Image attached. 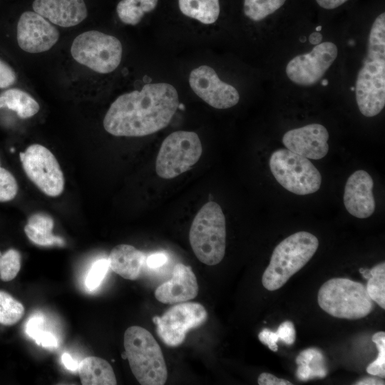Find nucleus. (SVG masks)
<instances>
[{"label": "nucleus", "mask_w": 385, "mask_h": 385, "mask_svg": "<svg viewBox=\"0 0 385 385\" xmlns=\"http://www.w3.org/2000/svg\"><path fill=\"white\" fill-rule=\"evenodd\" d=\"M179 105L175 88L168 83H148L140 91L118 96L103 118V128L118 137H143L165 128Z\"/></svg>", "instance_id": "1"}, {"label": "nucleus", "mask_w": 385, "mask_h": 385, "mask_svg": "<svg viewBox=\"0 0 385 385\" xmlns=\"http://www.w3.org/2000/svg\"><path fill=\"white\" fill-rule=\"evenodd\" d=\"M358 108L366 117L378 115L385 106V14L374 20L369 36L367 53L358 73L356 86Z\"/></svg>", "instance_id": "2"}, {"label": "nucleus", "mask_w": 385, "mask_h": 385, "mask_svg": "<svg viewBox=\"0 0 385 385\" xmlns=\"http://www.w3.org/2000/svg\"><path fill=\"white\" fill-rule=\"evenodd\" d=\"M318 247V239L308 232H295L283 240L273 250L262 274L263 287L270 291L282 287L309 261Z\"/></svg>", "instance_id": "3"}, {"label": "nucleus", "mask_w": 385, "mask_h": 385, "mask_svg": "<svg viewBox=\"0 0 385 385\" xmlns=\"http://www.w3.org/2000/svg\"><path fill=\"white\" fill-rule=\"evenodd\" d=\"M130 369L142 385H163L168 370L163 351L151 333L140 326L128 327L123 338Z\"/></svg>", "instance_id": "4"}, {"label": "nucleus", "mask_w": 385, "mask_h": 385, "mask_svg": "<svg viewBox=\"0 0 385 385\" xmlns=\"http://www.w3.org/2000/svg\"><path fill=\"white\" fill-rule=\"evenodd\" d=\"M189 240L201 262L212 266L222 260L226 248V223L217 202H207L197 212L190 229Z\"/></svg>", "instance_id": "5"}, {"label": "nucleus", "mask_w": 385, "mask_h": 385, "mask_svg": "<svg viewBox=\"0 0 385 385\" xmlns=\"http://www.w3.org/2000/svg\"><path fill=\"white\" fill-rule=\"evenodd\" d=\"M319 307L329 314L341 319L365 317L374 309V302L366 286L348 278H332L318 292Z\"/></svg>", "instance_id": "6"}, {"label": "nucleus", "mask_w": 385, "mask_h": 385, "mask_svg": "<svg viewBox=\"0 0 385 385\" xmlns=\"http://www.w3.org/2000/svg\"><path fill=\"white\" fill-rule=\"evenodd\" d=\"M76 61L99 73H108L119 66L123 53L120 41L98 31H88L77 36L71 46Z\"/></svg>", "instance_id": "7"}, {"label": "nucleus", "mask_w": 385, "mask_h": 385, "mask_svg": "<svg viewBox=\"0 0 385 385\" xmlns=\"http://www.w3.org/2000/svg\"><path fill=\"white\" fill-rule=\"evenodd\" d=\"M269 165L276 180L292 193L312 194L320 188L321 174L312 163L288 149L274 151Z\"/></svg>", "instance_id": "8"}, {"label": "nucleus", "mask_w": 385, "mask_h": 385, "mask_svg": "<svg viewBox=\"0 0 385 385\" xmlns=\"http://www.w3.org/2000/svg\"><path fill=\"white\" fill-rule=\"evenodd\" d=\"M202 146L192 131L178 130L168 135L158 151L155 171L163 179H172L190 170L200 159Z\"/></svg>", "instance_id": "9"}, {"label": "nucleus", "mask_w": 385, "mask_h": 385, "mask_svg": "<svg viewBox=\"0 0 385 385\" xmlns=\"http://www.w3.org/2000/svg\"><path fill=\"white\" fill-rule=\"evenodd\" d=\"M20 161L29 180L45 195L58 197L64 190L65 179L54 155L40 144L29 145L19 153Z\"/></svg>", "instance_id": "10"}, {"label": "nucleus", "mask_w": 385, "mask_h": 385, "mask_svg": "<svg viewBox=\"0 0 385 385\" xmlns=\"http://www.w3.org/2000/svg\"><path fill=\"white\" fill-rule=\"evenodd\" d=\"M207 319L205 308L199 303L183 302L173 306L153 322L160 339L168 346L175 347L185 340L192 329L204 324Z\"/></svg>", "instance_id": "11"}, {"label": "nucleus", "mask_w": 385, "mask_h": 385, "mask_svg": "<svg viewBox=\"0 0 385 385\" xmlns=\"http://www.w3.org/2000/svg\"><path fill=\"white\" fill-rule=\"evenodd\" d=\"M337 46L329 41L317 44L309 53L300 54L287 63L286 73L294 83L310 86L316 84L336 59Z\"/></svg>", "instance_id": "12"}, {"label": "nucleus", "mask_w": 385, "mask_h": 385, "mask_svg": "<svg viewBox=\"0 0 385 385\" xmlns=\"http://www.w3.org/2000/svg\"><path fill=\"white\" fill-rule=\"evenodd\" d=\"M189 84L197 96L215 108H231L240 100L237 89L221 81L215 71L206 65L190 72Z\"/></svg>", "instance_id": "13"}, {"label": "nucleus", "mask_w": 385, "mask_h": 385, "mask_svg": "<svg viewBox=\"0 0 385 385\" xmlns=\"http://www.w3.org/2000/svg\"><path fill=\"white\" fill-rule=\"evenodd\" d=\"M17 42L24 51L31 53L45 52L59 38L57 28L35 11L24 12L17 24Z\"/></svg>", "instance_id": "14"}, {"label": "nucleus", "mask_w": 385, "mask_h": 385, "mask_svg": "<svg viewBox=\"0 0 385 385\" xmlns=\"http://www.w3.org/2000/svg\"><path fill=\"white\" fill-rule=\"evenodd\" d=\"M329 133L319 123H312L286 132L282 143L287 149L306 158L319 160L328 153Z\"/></svg>", "instance_id": "15"}, {"label": "nucleus", "mask_w": 385, "mask_h": 385, "mask_svg": "<svg viewBox=\"0 0 385 385\" xmlns=\"http://www.w3.org/2000/svg\"><path fill=\"white\" fill-rule=\"evenodd\" d=\"M373 185L371 175L365 170H356L349 177L343 200L346 210L351 215L363 219L373 214L376 208Z\"/></svg>", "instance_id": "16"}, {"label": "nucleus", "mask_w": 385, "mask_h": 385, "mask_svg": "<svg viewBox=\"0 0 385 385\" xmlns=\"http://www.w3.org/2000/svg\"><path fill=\"white\" fill-rule=\"evenodd\" d=\"M197 293L198 284L191 267L178 263L171 279L158 287L154 294L160 302L173 304L190 300Z\"/></svg>", "instance_id": "17"}, {"label": "nucleus", "mask_w": 385, "mask_h": 385, "mask_svg": "<svg viewBox=\"0 0 385 385\" xmlns=\"http://www.w3.org/2000/svg\"><path fill=\"white\" fill-rule=\"evenodd\" d=\"M32 6L36 13L61 27L76 26L88 15L83 0H34Z\"/></svg>", "instance_id": "18"}, {"label": "nucleus", "mask_w": 385, "mask_h": 385, "mask_svg": "<svg viewBox=\"0 0 385 385\" xmlns=\"http://www.w3.org/2000/svg\"><path fill=\"white\" fill-rule=\"evenodd\" d=\"M108 261L114 272L126 279L135 280L140 274L145 256L130 245L120 244L112 249Z\"/></svg>", "instance_id": "19"}, {"label": "nucleus", "mask_w": 385, "mask_h": 385, "mask_svg": "<svg viewBox=\"0 0 385 385\" xmlns=\"http://www.w3.org/2000/svg\"><path fill=\"white\" fill-rule=\"evenodd\" d=\"M78 373L83 385H115L117 380L111 364L97 356L84 358L78 364Z\"/></svg>", "instance_id": "20"}, {"label": "nucleus", "mask_w": 385, "mask_h": 385, "mask_svg": "<svg viewBox=\"0 0 385 385\" xmlns=\"http://www.w3.org/2000/svg\"><path fill=\"white\" fill-rule=\"evenodd\" d=\"M54 222L48 215L36 213L32 215L24 227V232L28 238L39 246H62L64 240L53 235Z\"/></svg>", "instance_id": "21"}, {"label": "nucleus", "mask_w": 385, "mask_h": 385, "mask_svg": "<svg viewBox=\"0 0 385 385\" xmlns=\"http://www.w3.org/2000/svg\"><path fill=\"white\" fill-rule=\"evenodd\" d=\"M4 108L15 111L23 119L34 116L40 109L33 97L18 88L7 89L0 94V108Z\"/></svg>", "instance_id": "22"}, {"label": "nucleus", "mask_w": 385, "mask_h": 385, "mask_svg": "<svg viewBox=\"0 0 385 385\" xmlns=\"http://www.w3.org/2000/svg\"><path fill=\"white\" fill-rule=\"evenodd\" d=\"M180 11L205 24L217 21L220 14L219 0H178Z\"/></svg>", "instance_id": "23"}, {"label": "nucleus", "mask_w": 385, "mask_h": 385, "mask_svg": "<svg viewBox=\"0 0 385 385\" xmlns=\"http://www.w3.org/2000/svg\"><path fill=\"white\" fill-rule=\"evenodd\" d=\"M158 0H121L116 11L120 21L129 25L138 24L148 12L156 7Z\"/></svg>", "instance_id": "24"}, {"label": "nucleus", "mask_w": 385, "mask_h": 385, "mask_svg": "<svg viewBox=\"0 0 385 385\" xmlns=\"http://www.w3.org/2000/svg\"><path fill=\"white\" fill-rule=\"evenodd\" d=\"M371 277L366 286L373 302L385 309V263L382 262L370 270Z\"/></svg>", "instance_id": "25"}, {"label": "nucleus", "mask_w": 385, "mask_h": 385, "mask_svg": "<svg viewBox=\"0 0 385 385\" xmlns=\"http://www.w3.org/2000/svg\"><path fill=\"white\" fill-rule=\"evenodd\" d=\"M24 307L9 293L0 290V324L13 325L24 314Z\"/></svg>", "instance_id": "26"}, {"label": "nucleus", "mask_w": 385, "mask_h": 385, "mask_svg": "<svg viewBox=\"0 0 385 385\" xmlns=\"http://www.w3.org/2000/svg\"><path fill=\"white\" fill-rule=\"evenodd\" d=\"M286 0H244V13L254 21H259L283 6Z\"/></svg>", "instance_id": "27"}, {"label": "nucleus", "mask_w": 385, "mask_h": 385, "mask_svg": "<svg viewBox=\"0 0 385 385\" xmlns=\"http://www.w3.org/2000/svg\"><path fill=\"white\" fill-rule=\"evenodd\" d=\"M21 269V255L15 249H9L0 257V278L4 282L14 279Z\"/></svg>", "instance_id": "28"}, {"label": "nucleus", "mask_w": 385, "mask_h": 385, "mask_svg": "<svg viewBox=\"0 0 385 385\" xmlns=\"http://www.w3.org/2000/svg\"><path fill=\"white\" fill-rule=\"evenodd\" d=\"M372 341L375 343L379 354L375 361L367 367L366 371L373 376L381 378L385 377V332H378L372 336Z\"/></svg>", "instance_id": "29"}, {"label": "nucleus", "mask_w": 385, "mask_h": 385, "mask_svg": "<svg viewBox=\"0 0 385 385\" xmlns=\"http://www.w3.org/2000/svg\"><path fill=\"white\" fill-rule=\"evenodd\" d=\"M19 187L14 176L0 166V202H9L16 196Z\"/></svg>", "instance_id": "30"}, {"label": "nucleus", "mask_w": 385, "mask_h": 385, "mask_svg": "<svg viewBox=\"0 0 385 385\" xmlns=\"http://www.w3.org/2000/svg\"><path fill=\"white\" fill-rule=\"evenodd\" d=\"M109 268L108 259H100L96 261L91 267L86 279V286L88 289L93 291L98 288Z\"/></svg>", "instance_id": "31"}, {"label": "nucleus", "mask_w": 385, "mask_h": 385, "mask_svg": "<svg viewBox=\"0 0 385 385\" xmlns=\"http://www.w3.org/2000/svg\"><path fill=\"white\" fill-rule=\"evenodd\" d=\"M279 340L287 345L294 344L296 339V331L294 324L290 321L282 322L275 332Z\"/></svg>", "instance_id": "32"}, {"label": "nucleus", "mask_w": 385, "mask_h": 385, "mask_svg": "<svg viewBox=\"0 0 385 385\" xmlns=\"http://www.w3.org/2000/svg\"><path fill=\"white\" fill-rule=\"evenodd\" d=\"M16 81V75L13 68L0 58V88L12 86Z\"/></svg>", "instance_id": "33"}, {"label": "nucleus", "mask_w": 385, "mask_h": 385, "mask_svg": "<svg viewBox=\"0 0 385 385\" xmlns=\"http://www.w3.org/2000/svg\"><path fill=\"white\" fill-rule=\"evenodd\" d=\"M44 319L41 316L35 315L31 317L26 324V333L31 338L34 339L43 330Z\"/></svg>", "instance_id": "34"}, {"label": "nucleus", "mask_w": 385, "mask_h": 385, "mask_svg": "<svg viewBox=\"0 0 385 385\" xmlns=\"http://www.w3.org/2000/svg\"><path fill=\"white\" fill-rule=\"evenodd\" d=\"M259 340L264 344L267 345L270 349L273 351H277L278 349L277 342L279 338L276 332L265 328L258 334Z\"/></svg>", "instance_id": "35"}, {"label": "nucleus", "mask_w": 385, "mask_h": 385, "mask_svg": "<svg viewBox=\"0 0 385 385\" xmlns=\"http://www.w3.org/2000/svg\"><path fill=\"white\" fill-rule=\"evenodd\" d=\"M36 343L46 348L56 347L58 345L57 339L50 332L43 330L34 339Z\"/></svg>", "instance_id": "36"}, {"label": "nucleus", "mask_w": 385, "mask_h": 385, "mask_svg": "<svg viewBox=\"0 0 385 385\" xmlns=\"http://www.w3.org/2000/svg\"><path fill=\"white\" fill-rule=\"evenodd\" d=\"M257 383L260 385H292V384L285 379H279L274 375L263 372L262 373L257 379Z\"/></svg>", "instance_id": "37"}, {"label": "nucleus", "mask_w": 385, "mask_h": 385, "mask_svg": "<svg viewBox=\"0 0 385 385\" xmlns=\"http://www.w3.org/2000/svg\"><path fill=\"white\" fill-rule=\"evenodd\" d=\"M168 260L167 256L163 253H155L145 258L148 267L155 269L163 266Z\"/></svg>", "instance_id": "38"}, {"label": "nucleus", "mask_w": 385, "mask_h": 385, "mask_svg": "<svg viewBox=\"0 0 385 385\" xmlns=\"http://www.w3.org/2000/svg\"><path fill=\"white\" fill-rule=\"evenodd\" d=\"M61 361L69 371H75L78 370L79 363L76 361L68 353H63L61 356Z\"/></svg>", "instance_id": "39"}, {"label": "nucleus", "mask_w": 385, "mask_h": 385, "mask_svg": "<svg viewBox=\"0 0 385 385\" xmlns=\"http://www.w3.org/2000/svg\"><path fill=\"white\" fill-rule=\"evenodd\" d=\"M299 380L306 381L312 379V372L309 366L307 364H299L296 372Z\"/></svg>", "instance_id": "40"}, {"label": "nucleus", "mask_w": 385, "mask_h": 385, "mask_svg": "<svg viewBox=\"0 0 385 385\" xmlns=\"http://www.w3.org/2000/svg\"><path fill=\"white\" fill-rule=\"evenodd\" d=\"M348 0H316L317 3L325 9H334L344 4Z\"/></svg>", "instance_id": "41"}, {"label": "nucleus", "mask_w": 385, "mask_h": 385, "mask_svg": "<svg viewBox=\"0 0 385 385\" xmlns=\"http://www.w3.org/2000/svg\"><path fill=\"white\" fill-rule=\"evenodd\" d=\"M354 384L356 385H381L384 384V381L374 377L363 378L357 381Z\"/></svg>", "instance_id": "42"}, {"label": "nucleus", "mask_w": 385, "mask_h": 385, "mask_svg": "<svg viewBox=\"0 0 385 385\" xmlns=\"http://www.w3.org/2000/svg\"><path fill=\"white\" fill-rule=\"evenodd\" d=\"M322 39V36L319 31H314L310 34L309 36V41L312 44H318L320 43Z\"/></svg>", "instance_id": "43"}, {"label": "nucleus", "mask_w": 385, "mask_h": 385, "mask_svg": "<svg viewBox=\"0 0 385 385\" xmlns=\"http://www.w3.org/2000/svg\"><path fill=\"white\" fill-rule=\"evenodd\" d=\"M359 272L362 274L363 277L368 279L371 277L370 270L365 269V268H361L359 270Z\"/></svg>", "instance_id": "44"}, {"label": "nucleus", "mask_w": 385, "mask_h": 385, "mask_svg": "<svg viewBox=\"0 0 385 385\" xmlns=\"http://www.w3.org/2000/svg\"><path fill=\"white\" fill-rule=\"evenodd\" d=\"M328 84V81L327 80H325L324 79L322 82V86H327Z\"/></svg>", "instance_id": "45"}, {"label": "nucleus", "mask_w": 385, "mask_h": 385, "mask_svg": "<svg viewBox=\"0 0 385 385\" xmlns=\"http://www.w3.org/2000/svg\"><path fill=\"white\" fill-rule=\"evenodd\" d=\"M322 29V26H319L316 28V31H320V30Z\"/></svg>", "instance_id": "46"}, {"label": "nucleus", "mask_w": 385, "mask_h": 385, "mask_svg": "<svg viewBox=\"0 0 385 385\" xmlns=\"http://www.w3.org/2000/svg\"><path fill=\"white\" fill-rule=\"evenodd\" d=\"M300 41L304 42L306 41V37L303 36V39L300 38Z\"/></svg>", "instance_id": "47"}, {"label": "nucleus", "mask_w": 385, "mask_h": 385, "mask_svg": "<svg viewBox=\"0 0 385 385\" xmlns=\"http://www.w3.org/2000/svg\"><path fill=\"white\" fill-rule=\"evenodd\" d=\"M351 91H354V87H351Z\"/></svg>", "instance_id": "48"}, {"label": "nucleus", "mask_w": 385, "mask_h": 385, "mask_svg": "<svg viewBox=\"0 0 385 385\" xmlns=\"http://www.w3.org/2000/svg\"><path fill=\"white\" fill-rule=\"evenodd\" d=\"M1 255H2V254H1V251H0V257H1Z\"/></svg>", "instance_id": "49"}]
</instances>
